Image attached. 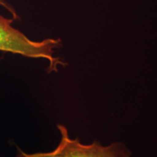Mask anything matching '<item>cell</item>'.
Listing matches in <instances>:
<instances>
[{"instance_id": "obj_3", "label": "cell", "mask_w": 157, "mask_h": 157, "mask_svg": "<svg viewBox=\"0 0 157 157\" xmlns=\"http://www.w3.org/2000/svg\"><path fill=\"white\" fill-rule=\"evenodd\" d=\"M0 7H2L5 10H7L12 15V17L14 18L15 21L19 19V16L17 15V13L15 10V9L13 7V6L10 5L7 0H0Z\"/></svg>"}, {"instance_id": "obj_1", "label": "cell", "mask_w": 157, "mask_h": 157, "mask_svg": "<svg viewBox=\"0 0 157 157\" xmlns=\"http://www.w3.org/2000/svg\"><path fill=\"white\" fill-rule=\"evenodd\" d=\"M15 20L0 14V51L21 55L31 58H44L48 60V71L57 72L59 66L66 63L53 56L55 49L61 45L60 39H46L41 42L31 40L23 33L13 27Z\"/></svg>"}, {"instance_id": "obj_2", "label": "cell", "mask_w": 157, "mask_h": 157, "mask_svg": "<svg viewBox=\"0 0 157 157\" xmlns=\"http://www.w3.org/2000/svg\"><path fill=\"white\" fill-rule=\"evenodd\" d=\"M58 129L61 135L58 146L50 152L26 154L17 148L15 157H130L131 152L122 143H113L103 146L98 141L91 144H83L78 138H71L68 129L62 124Z\"/></svg>"}]
</instances>
